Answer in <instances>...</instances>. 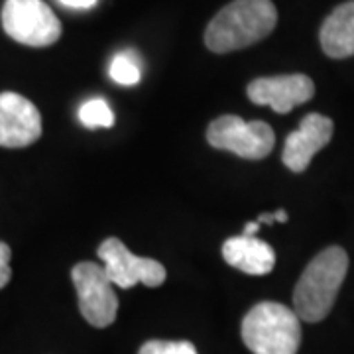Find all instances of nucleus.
<instances>
[{
  "instance_id": "f3484780",
  "label": "nucleus",
  "mask_w": 354,
  "mask_h": 354,
  "mask_svg": "<svg viewBox=\"0 0 354 354\" xmlns=\"http://www.w3.org/2000/svg\"><path fill=\"white\" fill-rule=\"evenodd\" d=\"M64 6H69V8H77V10H87V8H93L99 0H59Z\"/></svg>"
},
{
  "instance_id": "39448f33",
  "label": "nucleus",
  "mask_w": 354,
  "mask_h": 354,
  "mask_svg": "<svg viewBox=\"0 0 354 354\" xmlns=\"http://www.w3.org/2000/svg\"><path fill=\"white\" fill-rule=\"evenodd\" d=\"M207 142L216 150L236 153L244 160H264L274 150L276 134L262 120L246 122L241 116L225 114L209 124Z\"/></svg>"
},
{
  "instance_id": "7ed1b4c3",
  "label": "nucleus",
  "mask_w": 354,
  "mask_h": 354,
  "mask_svg": "<svg viewBox=\"0 0 354 354\" xmlns=\"http://www.w3.org/2000/svg\"><path fill=\"white\" fill-rule=\"evenodd\" d=\"M242 341L254 354H297L301 325L295 311L276 301H262L242 319Z\"/></svg>"
},
{
  "instance_id": "1a4fd4ad",
  "label": "nucleus",
  "mask_w": 354,
  "mask_h": 354,
  "mask_svg": "<svg viewBox=\"0 0 354 354\" xmlns=\"http://www.w3.org/2000/svg\"><path fill=\"white\" fill-rule=\"evenodd\" d=\"M248 99L260 106H272L276 113L288 114L295 106L311 101L315 95V85L307 75L293 73V75L260 77L254 79L246 88Z\"/></svg>"
},
{
  "instance_id": "423d86ee",
  "label": "nucleus",
  "mask_w": 354,
  "mask_h": 354,
  "mask_svg": "<svg viewBox=\"0 0 354 354\" xmlns=\"http://www.w3.org/2000/svg\"><path fill=\"white\" fill-rule=\"evenodd\" d=\"M79 297V311L88 325L104 329L118 313V297L104 268L93 262H79L71 272Z\"/></svg>"
},
{
  "instance_id": "4468645a",
  "label": "nucleus",
  "mask_w": 354,
  "mask_h": 354,
  "mask_svg": "<svg viewBox=\"0 0 354 354\" xmlns=\"http://www.w3.org/2000/svg\"><path fill=\"white\" fill-rule=\"evenodd\" d=\"M109 73L114 83L122 85V87H132L140 81V65L138 59L134 57V53H118L113 59V64L109 67Z\"/></svg>"
},
{
  "instance_id": "6e6552de",
  "label": "nucleus",
  "mask_w": 354,
  "mask_h": 354,
  "mask_svg": "<svg viewBox=\"0 0 354 354\" xmlns=\"http://www.w3.org/2000/svg\"><path fill=\"white\" fill-rule=\"evenodd\" d=\"M41 136V114L26 97L0 93V146L26 148Z\"/></svg>"
},
{
  "instance_id": "20e7f679",
  "label": "nucleus",
  "mask_w": 354,
  "mask_h": 354,
  "mask_svg": "<svg viewBox=\"0 0 354 354\" xmlns=\"http://www.w3.org/2000/svg\"><path fill=\"white\" fill-rule=\"evenodd\" d=\"M2 28L18 44L48 48L62 36V22L44 0H6Z\"/></svg>"
},
{
  "instance_id": "dca6fc26",
  "label": "nucleus",
  "mask_w": 354,
  "mask_h": 354,
  "mask_svg": "<svg viewBox=\"0 0 354 354\" xmlns=\"http://www.w3.org/2000/svg\"><path fill=\"white\" fill-rule=\"evenodd\" d=\"M10 246L6 242H0V290L10 281L12 270H10Z\"/></svg>"
},
{
  "instance_id": "f03ea898",
  "label": "nucleus",
  "mask_w": 354,
  "mask_h": 354,
  "mask_svg": "<svg viewBox=\"0 0 354 354\" xmlns=\"http://www.w3.org/2000/svg\"><path fill=\"white\" fill-rule=\"evenodd\" d=\"M348 272V256L341 246L319 252L307 264L293 290V311L307 323H319L329 315Z\"/></svg>"
},
{
  "instance_id": "f257e3e1",
  "label": "nucleus",
  "mask_w": 354,
  "mask_h": 354,
  "mask_svg": "<svg viewBox=\"0 0 354 354\" xmlns=\"http://www.w3.org/2000/svg\"><path fill=\"white\" fill-rule=\"evenodd\" d=\"M278 10L272 0H232L205 30V44L215 53L250 48L272 34Z\"/></svg>"
},
{
  "instance_id": "f8f14e48",
  "label": "nucleus",
  "mask_w": 354,
  "mask_h": 354,
  "mask_svg": "<svg viewBox=\"0 0 354 354\" xmlns=\"http://www.w3.org/2000/svg\"><path fill=\"white\" fill-rule=\"evenodd\" d=\"M321 48L333 59L354 55V0L337 6L319 32Z\"/></svg>"
},
{
  "instance_id": "9b49d317",
  "label": "nucleus",
  "mask_w": 354,
  "mask_h": 354,
  "mask_svg": "<svg viewBox=\"0 0 354 354\" xmlns=\"http://www.w3.org/2000/svg\"><path fill=\"white\" fill-rule=\"evenodd\" d=\"M223 258L228 266L248 276H266L276 266V252L268 242L256 236H232L223 244Z\"/></svg>"
},
{
  "instance_id": "9d476101",
  "label": "nucleus",
  "mask_w": 354,
  "mask_h": 354,
  "mask_svg": "<svg viewBox=\"0 0 354 354\" xmlns=\"http://www.w3.org/2000/svg\"><path fill=\"white\" fill-rule=\"evenodd\" d=\"M330 138H333V120L329 116L319 113L307 114L299 128L291 132L286 140L281 153L283 165L295 174H301L309 167L313 156L329 144Z\"/></svg>"
},
{
  "instance_id": "a211bd4d",
  "label": "nucleus",
  "mask_w": 354,
  "mask_h": 354,
  "mask_svg": "<svg viewBox=\"0 0 354 354\" xmlns=\"http://www.w3.org/2000/svg\"><path fill=\"white\" fill-rule=\"evenodd\" d=\"M256 223L262 227V225H274V223H278V211L276 213H266V215H260L256 218Z\"/></svg>"
},
{
  "instance_id": "6ab92c4d",
  "label": "nucleus",
  "mask_w": 354,
  "mask_h": 354,
  "mask_svg": "<svg viewBox=\"0 0 354 354\" xmlns=\"http://www.w3.org/2000/svg\"><path fill=\"white\" fill-rule=\"evenodd\" d=\"M258 230H260V225H258V223L254 221V223H248V225L244 227V232H242V234H244V236H254V234H256Z\"/></svg>"
},
{
  "instance_id": "2eb2a0df",
  "label": "nucleus",
  "mask_w": 354,
  "mask_h": 354,
  "mask_svg": "<svg viewBox=\"0 0 354 354\" xmlns=\"http://www.w3.org/2000/svg\"><path fill=\"white\" fill-rule=\"evenodd\" d=\"M138 354H199L189 341H148Z\"/></svg>"
},
{
  "instance_id": "ddd939ff",
  "label": "nucleus",
  "mask_w": 354,
  "mask_h": 354,
  "mask_svg": "<svg viewBox=\"0 0 354 354\" xmlns=\"http://www.w3.org/2000/svg\"><path fill=\"white\" fill-rule=\"evenodd\" d=\"M79 120L88 130L111 128L114 124V113L104 99H91L79 109Z\"/></svg>"
},
{
  "instance_id": "0eeeda50",
  "label": "nucleus",
  "mask_w": 354,
  "mask_h": 354,
  "mask_svg": "<svg viewBox=\"0 0 354 354\" xmlns=\"http://www.w3.org/2000/svg\"><path fill=\"white\" fill-rule=\"evenodd\" d=\"M99 258L113 286L120 290H130L136 283H144L148 288L162 286L167 278L165 268L158 260L142 258L128 250L124 242L118 239H106L99 246Z\"/></svg>"
}]
</instances>
